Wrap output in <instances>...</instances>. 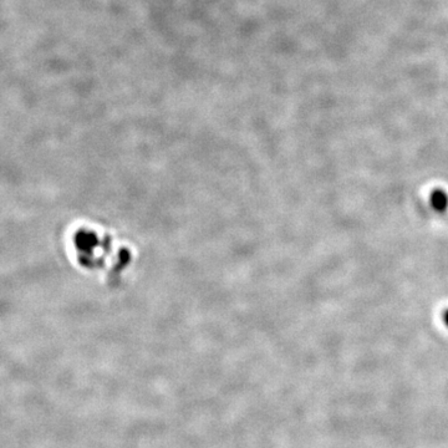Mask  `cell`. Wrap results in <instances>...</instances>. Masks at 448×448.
Wrapping results in <instances>:
<instances>
[{
	"label": "cell",
	"instance_id": "7a4b0ae2",
	"mask_svg": "<svg viewBox=\"0 0 448 448\" xmlns=\"http://www.w3.org/2000/svg\"><path fill=\"white\" fill-rule=\"evenodd\" d=\"M444 321H445V324L448 326V309L444 313Z\"/></svg>",
	"mask_w": 448,
	"mask_h": 448
},
{
	"label": "cell",
	"instance_id": "6da1fadb",
	"mask_svg": "<svg viewBox=\"0 0 448 448\" xmlns=\"http://www.w3.org/2000/svg\"><path fill=\"white\" fill-rule=\"evenodd\" d=\"M431 206L436 212L445 213L448 208V195L441 188H436L431 193Z\"/></svg>",
	"mask_w": 448,
	"mask_h": 448
}]
</instances>
